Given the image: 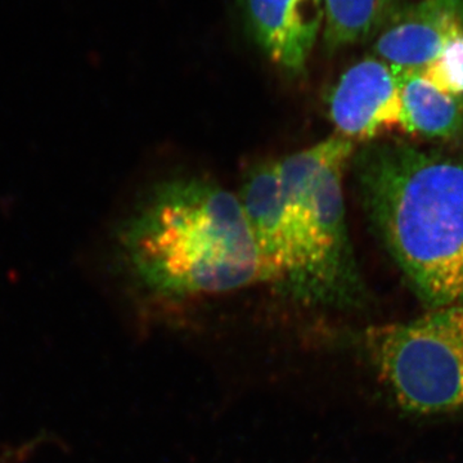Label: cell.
I'll use <instances>...</instances> for the list:
<instances>
[{"label": "cell", "mask_w": 463, "mask_h": 463, "mask_svg": "<svg viewBox=\"0 0 463 463\" xmlns=\"http://www.w3.org/2000/svg\"><path fill=\"white\" fill-rule=\"evenodd\" d=\"M364 341L381 380L404 410L463 413V306L371 327Z\"/></svg>", "instance_id": "cell-4"}, {"label": "cell", "mask_w": 463, "mask_h": 463, "mask_svg": "<svg viewBox=\"0 0 463 463\" xmlns=\"http://www.w3.org/2000/svg\"><path fill=\"white\" fill-rule=\"evenodd\" d=\"M328 106L337 136L353 143L373 142L403 129L398 76L377 57L349 67L332 90Z\"/></svg>", "instance_id": "cell-6"}, {"label": "cell", "mask_w": 463, "mask_h": 463, "mask_svg": "<svg viewBox=\"0 0 463 463\" xmlns=\"http://www.w3.org/2000/svg\"><path fill=\"white\" fill-rule=\"evenodd\" d=\"M371 227L430 309L463 306V163L404 141L352 158Z\"/></svg>", "instance_id": "cell-2"}, {"label": "cell", "mask_w": 463, "mask_h": 463, "mask_svg": "<svg viewBox=\"0 0 463 463\" xmlns=\"http://www.w3.org/2000/svg\"><path fill=\"white\" fill-rule=\"evenodd\" d=\"M250 32L288 75L304 74L325 27V0H245Z\"/></svg>", "instance_id": "cell-8"}, {"label": "cell", "mask_w": 463, "mask_h": 463, "mask_svg": "<svg viewBox=\"0 0 463 463\" xmlns=\"http://www.w3.org/2000/svg\"><path fill=\"white\" fill-rule=\"evenodd\" d=\"M420 74L437 90L463 96V36L450 42Z\"/></svg>", "instance_id": "cell-11"}, {"label": "cell", "mask_w": 463, "mask_h": 463, "mask_svg": "<svg viewBox=\"0 0 463 463\" xmlns=\"http://www.w3.org/2000/svg\"><path fill=\"white\" fill-rule=\"evenodd\" d=\"M463 36V0H421L389 18L374 52L395 72H420Z\"/></svg>", "instance_id": "cell-7"}, {"label": "cell", "mask_w": 463, "mask_h": 463, "mask_svg": "<svg viewBox=\"0 0 463 463\" xmlns=\"http://www.w3.org/2000/svg\"><path fill=\"white\" fill-rule=\"evenodd\" d=\"M239 199L257 246L261 283L307 304L306 263L286 203L279 160L250 167Z\"/></svg>", "instance_id": "cell-5"}, {"label": "cell", "mask_w": 463, "mask_h": 463, "mask_svg": "<svg viewBox=\"0 0 463 463\" xmlns=\"http://www.w3.org/2000/svg\"><path fill=\"white\" fill-rule=\"evenodd\" d=\"M403 106V129L430 141H455L463 134V96L432 87L420 72H395Z\"/></svg>", "instance_id": "cell-9"}, {"label": "cell", "mask_w": 463, "mask_h": 463, "mask_svg": "<svg viewBox=\"0 0 463 463\" xmlns=\"http://www.w3.org/2000/svg\"><path fill=\"white\" fill-rule=\"evenodd\" d=\"M354 152V143L335 134L279 160L310 306L353 307L364 298L344 199V175Z\"/></svg>", "instance_id": "cell-3"}, {"label": "cell", "mask_w": 463, "mask_h": 463, "mask_svg": "<svg viewBox=\"0 0 463 463\" xmlns=\"http://www.w3.org/2000/svg\"><path fill=\"white\" fill-rule=\"evenodd\" d=\"M397 0H325L322 38L327 51L364 42L392 17Z\"/></svg>", "instance_id": "cell-10"}, {"label": "cell", "mask_w": 463, "mask_h": 463, "mask_svg": "<svg viewBox=\"0 0 463 463\" xmlns=\"http://www.w3.org/2000/svg\"><path fill=\"white\" fill-rule=\"evenodd\" d=\"M115 248L125 272L158 297L224 294L261 283L239 196L205 178L155 185L116 227Z\"/></svg>", "instance_id": "cell-1"}]
</instances>
